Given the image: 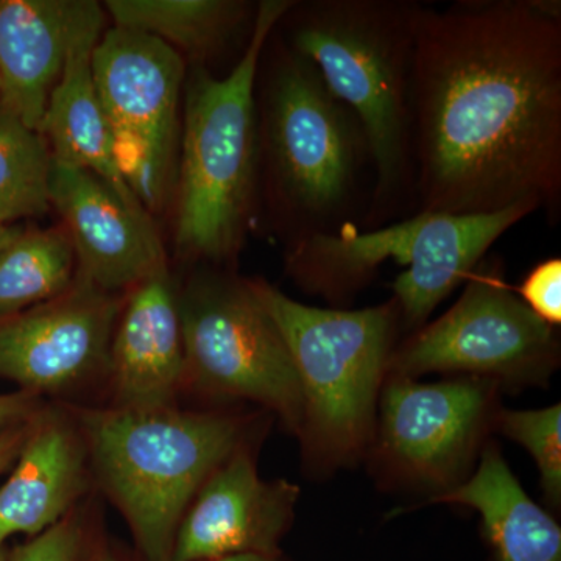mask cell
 <instances>
[{"label": "cell", "mask_w": 561, "mask_h": 561, "mask_svg": "<svg viewBox=\"0 0 561 561\" xmlns=\"http://www.w3.org/2000/svg\"><path fill=\"white\" fill-rule=\"evenodd\" d=\"M415 214L561 210V3H420L412 76Z\"/></svg>", "instance_id": "cell-1"}, {"label": "cell", "mask_w": 561, "mask_h": 561, "mask_svg": "<svg viewBox=\"0 0 561 561\" xmlns=\"http://www.w3.org/2000/svg\"><path fill=\"white\" fill-rule=\"evenodd\" d=\"M254 95L257 201L286 249L360 231L375 184L364 128L276 27L261 54Z\"/></svg>", "instance_id": "cell-2"}, {"label": "cell", "mask_w": 561, "mask_h": 561, "mask_svg": "<svg viewBox=\"0 0 561 561\" xmlns=\"http://www.w3.org/2000/svg\"><path fill=\"white\" fill-rule=\"evenodd\" d=\"M419 7L413 0H294L276 25L364 128L375 184L360 231L415 213L412 76Z\"/></svg>", "instance_id": "cell-3"}, {"label": "cell", "mask_w": 561, "mask_h": 561, "mask_svg": "<svg viewBox=\"0 0 561 561\" xmlns=\"http://www.w3.org/2000/svg\"><path fill=\"white\" fill-rule=\"evenodd\" d=\"M294 0L257 3L253 32L231 72L195 65L181 119L175 245L181 257L228 264L260 213L256 76L262 50Z\"/></svg>", "instance_id": "cell-4"}, {"label": "cell", "mask_w": 561, "mask_h": 561, "mask_svg": "<svg viewBox=\"0 0 561 561\" xmlns=\"http://www.w3.org/2000/svg\"><path fill=\"white\" fill-rule=\"evenodd\" d=\"M81 424L103 489L124 513L144 561H172L191 502L241 448V423L172 405L91 411Z\"/></svg>", "instance_id": "cell-5"}, {"label": "cell", "mask_w": 561, "mask_h": 561, "mask_svg": "<svg viewBox=\"0 0 561 561\" xmlns=\"http://www.w3.org/2000/svg\"><path fill=\"white\" fill-rule=\"evenodd\" d=\"M247 280L278 327L300 379L306 451L327 465L353 460L370 442L397 348L402 327L397 301L359 311L321 309L291 300L267 280Z\"/></svg>", "instance_id": "cell-6"}, {"label": "cell", "mask_w": 561, "mask_h": 561, "mask_svg": "<svg viewBox=\"0 0 561 561\" xmlns=\"http://www.w3.org/2000/svg\"><path fill=\"white\" fill-rule=\"evenodd\" d=\"M531 203L497 213H420L371 231L319 236L286 251L287 272L301 289L343 302L370 283L378 268L404 265L393 283L402 327L420 330L432 312L485 260L493 243L537 213Z\"/></svg>", "instance_id": "cell-7"}, {"label": "cell", "mask_w": 561, "mask_h": 561, "mask_svg": "<svg viewBox=\"0 0 561 561\" xmlns=\"http://www.w3.org/2000/svg\"><path fill=\"white\" fill-rule=\"evenodd\" d=\"M179 309L187 378L209 393L260 402L301 435L300 379L249 280L202 273L179 297Z\"/></svg>", "instance_id": "cell-8"}, {"label": "cell", "mask_w": 561, "mask_h": 561, "mask_svg": "<svg viewBox=\"0 0 561 561\" xmlns=\"http://www.w3.org/2000/svg\"><path fill=\"white\" fill-rule=\"evenodd\" d=\"M560 360L556 328L524 305L501 261L483 260L459 301L391 353L387 376L454 373L497 382L545 381Z\"/></svg>", "instance_id": "cell-9"}, {"label": "cell", "mask_w": 561, "mask_h": 561, "mask_svg": "<svg viewBox=\"0 0 561 561\" xmlns=\"http://www.w3.org/2000/svg\"><path fill=\"white\" fill-rule=\"evenodd\" d=\"M92 77L122 176L144 208L161 209L179 164L183 55L146 33L113 27L92 54Z\"/></svg>", "instance_id": "cell-10"}, {"label": "cell", "mask_w": 561, "mask_h": 561, "mask_svg": "<svg viewBox=\"0 0 561 561\" xmlns=\"http://www.w3.org/2000/svg\"><path fill=\"white\" fill-rule=\"evenodd\" d=\"M124 300L77 271L60 297L0 317V378L32 393H58L110 368Z\"/></svg>", "instance_id": "cell-11"}, {"label": "cell", "mask_w": 561, "mask_h": 561, "mask_svg": "<svg viewBox=\"0 0 561 561\" xmlns=\"http://www.w3.org/2000/svg\"><path fill=\"white\" fill-rule=\"evenodd\" d=\"M387 378L379 454L405 478L453 489L490 419L494 382L471 376L437 383Z\"/></svg>", "instance_id": "cell-12"}, {"label": "cell", "mask_w": 561, "mask_h": 561, "mask_svg": "<svg viewBox=\"0 0 561 561\" xmlns=\"http://www.w3.org/2000/svg\"><path fill=\"white\" fill-rule=\"evenodd\" d=\"M49 198L79 273L94 286L117 294L168 268L149 210L122 201L94 173L51 158Z\"/></svg>", "instance_id": "cell-13"}, {"label": "cell", "mask_w": 561, "mask_h": 561, "mask_svg": "<svg viewBox=\"0 0 561 561\" xmlns=\"http://www.w3.org/2000/svg\"><path fill=\"white\" fill-rule=\"evenodd\" d=\"M300 490L264 481L239 448L203 483L184 513L172 561H208L238 553H280Z\"/></svg>", "instance_id": "cell-14"}, {"label": "cell", "mask_w": 561, "mask_h": 561, "mask_svg": "<svg viewBox=\"0 0 561 561\" xmlns=\"http://www.w3.org/2000/svg\"><path fill=\"white\" fill-rule=\"evenodd\" d=\"M117 408H172L186 378L179 295L168 268L130 289L110 350Z\"/></svg>", "instance_id": "cell-15"}, {"label": "cell", "mask_w": 561, "mask_h": 561, "mask_svg": "<svg viewBox=\"0 0 561 561\" xmlns=\"http://www.w3.org/2000/svg\"><path fill=\"white\" fill-rule=\"evenodd\" d=\"M91 0H0V106L39 131Z\"/></svg>", "instance_id": "cell-16"}, {"label": "cell", "mask_w": 561, "mask_h": 561, "mask_svg": "<svg viewBox=\"0 0 561 561\" xmlns=\"http://www.w3.org/2000/svg\"><path fill=\"white\" fill-rule=\"evenodd\" d=\"M103 22V9L98 3L70 43L39 133L49 144L54 160L94 173L122 201L144 208L117 168L113 135L92 77V54L101 39Z\"/></svg>", "instance_id": "cell-17"}, {"label": "cell", "mask_w": 561, "mask_h": 561, "mask_svg": "<svg viewBox=\"0 0 561 561\" xmlns=\"http://www.w3.org/2000/svg\"><path fill=\"white\" fill-rule=\"evenodd\" d=\"M84 457L65 420L50 415L32 423L16 468L0 486V551L13 535L36 537L66 518L83 490Z\"/></svg>", "instance_id": "cell-18"}, {"label": "cell", "mask_w": 561, "mask_h": 561, "mask_svg": "<svg viewBox=\"0 0 561 561\" xmlns=\"http://www.w3.org/2000/svg\"><path fill=\"white\" fill-rule=\"evenodd\" d=\"M432 504L470 507L482 519L493 561H561V529L527 496L494 446L468 481L432 497Z\"/></svg>", "instance_id": "cell-19"}, {"label": "cell", "mask_w": 561, "mask_h": 561, "mask_svg": "<svg viewBox=\"0 0 561 561\" xmlns=\"http://www.w3.org/2000/svg\"><path fill=\"white\" fill-rule=\"evenodd\" d=\"M105 10L116 27L153 36L197 65L224 49L256 16L242 0H108Z\"/></svg>", "instance_id": "cell-20"}, {"label": "cell", "mask_w": 561, "mask_h": 561, "mask_svg": "<svg viewBox=\"0 0 561 561\" xmlns=\"http://www.w3.org/2000/svg\"><path fill=\"white\" fill-rule=\"evenodd\" d=\"M77 256L65 228H13L0 247V317L60 297L76 279Z\"/></svg>", "instance_id": "cell-21"}, {"label": "cell", "mask_w": 561, "mask_h": 561, "mask_svg": "<svg viewBox=\"0 0 561 561\" xmlns=\"http://www.w3.org/2000/svg\"><path fill=\"white\" fill-rule=\"evenodd\" d=\"M51 153L39 131L0 106V203L32 217L50 206Z\"/></svg>", "instance_id": "cell-22"}, {"label": "cell", "mask_w": 561, "mask_h": 561, "mask_svg": "<svg viewBox=\"0 0 561 561\" xmlns=\"http://www.w3.org/2000/svg\"><path fill=\"white\" fill-rule=\"evenodd\" d=\"M502 434L524 446L540 471L546 500L561 502V408L538 411H502L497 416Z\"/></svg>", "instance_id": "cell-23"}, {"label": "cell", "mask_w": 561, "mask_h": 561, "mask_svg": "<svg viewBox=\"0 0 561 561\" xmlns=\"http://www.w3.org/2000/svg\"><path fill=\"white\" fill-rule=\"evenodd\" d=\"M518 297L535 316L559 327L561 323V260L551 257L535 265L518 289Z\"/></svg>", "instance_id": "cell-24"}, {"label": "cell", "mask_w": 561, "mask_h": 561, "mask_svg": "<svg viewBox=\"0 0 561 561\" xmlns=\"http://www.w3.org/2000/svg\"><path fill=\"white\" fill-rule=\"evenodd\" d=\"M81 546L83 531L79 519L62 518L21 546L10 561H80Z\"/></svg>", "instance_id": "cell-25"}, {"label": "cell", "mask_w": 561, "mask_h": 561, "mask_svg": "<svg viewBox=\"0 0 561 561\" xmlns=\"http://www.w3.org/2000/svg\"><path fill=\"white\" fill-rule=\"evenodd\" d=\"M38 409V394L22 390L18 393L0 394V434L28 423Z\"/></svg>", "instance_id": "cell-26"}, {"label": "cell", "mask_w": 561, "mask_h": 561, "mask_svg": "<svg viewBox=\"0 0 561 561\" xmlns=\"http://www.w3.org/2000/svg\"><path fill=\"white\" fill-rule=\"evenodd\" d=\"M32 423L21 424L0 434V474L20 456L22 446L31 434Z\"/></svg>", "instance_id": "cell-27"}, {"label": "cell", "mask_w": 561, "mask_h": 561, "mask_svg": "<svg viewBox=\"0 0 561 561\" xmlns=\"http://www.w3.org/2000/svg\"><path fill=\"white\" fill-rule=\"evenodd\" d=\"M16 219H20L16 210L10 208L9 205H3V203H0V247H2V243L9 239L11 231H13V228H11L9 225L10 221Z\"/></svg>", "instance_id": "cell-28"}, {"label": "cell", "mask_w": 561, "mask_h": 561, "mask_svg": "<svg viewBox=\"0 0 561 561\" xmlns=\"http://www.w3.org/2000/svg\"><path fill=\"white\" fill-rule=\"evenodd\" d=\"M208 561H284L280 553H238V556L221 557V559Z\"/></svg>", "instance_id": "cell-29"}, {"label": "cell", "mask_w": 561, "mask_h": 561, "mask_svg": "<svg viewBox=\"0 0 561 561\" xmlns=\"http://www.w3.org/2000/svg\"><path fill=\"white\" fill-rule=\"evenodd\" d=\"M98 561H117L113 556H102Z\"/></svg>", "instance_id": "cell-30"}, {"label": "cell", "mask_w": 561, "mask_h": 561, "mask_svg": "<svg viewBox=\"0 0 561 561\" xmlns=\"http://www.w3.org/2000/svg\"><path fill=\"white\" fill-rule=\"evenodd\" d=\"M0 561H7L5 552L0 551Z\"/></svg>", "instance_id": "cell-31"}]
</instances>
